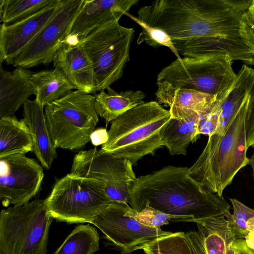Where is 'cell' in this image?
Returning <instances> with one entry per match:
<instances>
[{
	"instance_id": "obj_23",
	"label": "cell",
	"mask_w": 254,
	"mask_h": 254,
	"mask_svg": "<svg viewBox=\"0 0 254 254\" xmlns=\"http://www.w3.org/2000/svg\"><path fill=\"white\" fill-rule=\"evenodd\" d=\"M95 96V108L106 125L129 110L144 103L145 94L141 91L117 92L110 87Z\"/></svg>"
},
{
	"instance_id": "obj_42",
	"label": "cell",
	"mask_w": 254,
	"mask_h": 254,
	"mask_svg": "<svg viewBox=\"0 0 254 254\" xmlns=\"http://www.w3.org/2000/svg\"><path fill=\"white\" fill-rule=\"evenodd\" d=\"M251 8L253 9V11L254 12V0L253 1V2L252 5L251 6Z\"/></svg>"
},
{
	"instance_id": "obj_21",
	"label": "cell",
	"mask_w": 254,
	"mask_h": 254,
	"mask_svg": "<svg viewBox=\"0 0 254 254\" xmlns=\"http://www.w3.org/2000/svg\"><path fill=\"white\" fill-rule=\"evenodd\" d=\"M155 95L158 102L169 106L171 118L182 120L198 114L216 100L214 96L187 89L158 86Z\"/></svg>"
},
{
	"instance_id": "obj_28",
	"label": "cell",
	"mask_w": 254,
	"mask_h": 254,
	"mask_svg": "<svg viewBox=\"0 0 254 254\" xmlns=\"http://www.w3.org/2000/svg\"><path fill=\"white\" fill-rule=\"evenodd\" d=\"M56 0H0L1 24L9 25L26 19L45 9Z\"/></svg>"
},
{
	"instance_id": "obj_14",
	"label": "cell",
	"mask_w": 254,
	"mask_h": 254,
	"mask_svg": "<svg viewBox=\"0 0 254 254\" xmlns=\"http://www.w3.org/2000/svg\"><path fill=\"white\" fill-rule=\"evenodd\" d=\"M64 0H56L34 15L0 28V64H8L29 45L62 6Z\"/></svg>"
},
{
	"instance_id": "obj_15",
	"label": "cell",
	"mask_w": 254,
	"mask_h": 254,
	"mask_svg": "<svg viewBox=\"0 0 254 254\" xmlns=\"http://www.w3.org/2000/svg\"><path fill=\"white\" fill-rule=\"evenodd\" d=\"M138 0H83L67 39L80 40L95 29L119 21Z\"/></svg>"
},
{
	"instance_id": "obj_38",
	"label": "cell",
	"mask_w": 254,
	"mask_h": 254,
	"mask_svg": "<svg viewBox=\"0 0 254 254\" xmlns=\"http://www.w3.org/2000/svg\"><path fill=\"white\" fill-rule=\"evenodd\" d=\"M234 254H254V252L247 246L243 239L235 240L233 242Z\"/></svg>"
},
{
	"instance_id": "obj_24",
	"label": "cell",
	"mask_w": 254,
	"mask_h": 254,
	"mask_svg": "<svg viewBox=\"0 0 254 254\" xmlns=\"http://www.w3.org/2000/svg\"><path fill=\"white\" fill-rule=\"evenodd\" d=\"M198 118V114L182 120L171 118L161 128V140L170 155H186L190 144L197 140Z\"/></svg>"
},
{
	"instance_id": "obj_32",
	"label": "cell",
	"mask_w": 254,
	"mask_h": 254,
	"mask_svg": "<svg viewBox=\"0 0 254 254\" xmlns=\"http://www.w3.org/2000/svg\"><path fill=\"white\" fill-rule=\"evenodd\" d=\"M125 15L131 18L142 28V32L139 36L138 44L144 41L146 43L154 48L165 46L171 50L177 57V59L181 58L174 46L171 38L165 31L146 24L128 12L126 13Z\"/></svg>"
},
{
	"instance_id": "obj_9",
	"label": "cell",
	"mask_w": 254,
	"mask_h": 254,
	"mask_svg": "<svg viewBox=\"0 0 254 254\" xmlns=\"http://www.w3.org/2000/svg\"><path fill=\"white\" fill-rule=\"evenodd\" d=\"M134 35L132 28L112 21L78 40L93 65L96 91H102L120 79L129 61V49Z\"/></svg>"
},
{
	"instance_id": "obj_41",
	"label": "cell",
	"mask_w": 254,
	"mask_h": 254,
	"mask_svg": "<svg viewBox=\"0 0 254 254\" xmlns=\"http://www.w3.org/2000/svg\"><path fill=\"white\" fill-rule=\"evenodd\" d=\"M225 254H234V248H233V243L228 246V247L226 250Z\"/></svg>"
},
{
	"instance_id": "obj_16",
	"label": "cell",
	"mask_w": 254,
	"mask_h": 254,
	"mask_svg": "<svg viewBox=\"0 0 254 254\" xmlns=\"http://www.w3.org/2000/svg\"><path fill=\"white\" fill-rule=\"evenodd\" d=\"M71 39L63 43L54 58V66L64 73L75 89L92 94L97 92L93 65L78 40Z\"/></svg>"
},
{
	"instance_id": "obj_11",
	"label": "cell",
	"mask_w": 254,
	"mask_h": 254,
	"mask_svg": "<svg viewBox=\"0 0 254 254\" xmlns=\"http://www.w3.org/2000/svg\"><path fill=\"white\" fill-rule=\"evenodd\" d=\"M82 2L83 0H64L34 39L8 64L28 69L53 62L63 43L69 36Z\"/></svg>"
},
{
	"instance_id": "obj_26",
	"label": "cell",
	"mask_w": 254,
	"mask_h": 254,
	"mask_svg": "<svg viewBox=\"0 0 254 254\" xmlns=\"http://www.w3.org/2000/svg\"><path fill=\"white\" fill-rule=\"evenodd\" d=\"M31 82L35 100L44 107L75 89L64 73L57 68L34 73Z\"/></svg>"
},
{
	"instance_id": "obj_31",
	"label": "cell",
	"mask_w": 254,
	"mask_h": 254,
	"mask_svg": "<svg viewBox=\"0 0 254 254\" xmlns=\"http://www.w3.org/2000/svg\"><path fill=\"white\" fill-rule=\"evenodd\" d=\"M230 200L233 211L225 217L228 221L229 227L235 240L245 238L249 233L247 222L250 219L254 218V209L235 198H231Z\"/></svg>"
},
{
	"instance_id": "obj_18",
	"label": "cell",
	"mask_w": 254,
	"mask_h": 254,
	"mask_svg": "<svg viewBox=\"0 0 254 254\" xmlns=\"http://www.w3.org/2000/svg\"><path fill=\"white\" fill-rule=\"evenodd\" d=\"M197 231L185 233L193 254H225L235 240L224 216L193 220Z\"/></svg>"
},
{
	"instance_id": "obj_12",
	"label": "cell",
	"mask_w": 254,
	"mask_h": 254,
	"mask_svg": "<svg viewBox=\"0 0 254 254\" xmlns=\"http://www.w3.org/2000/svg\"><path fill=\"white\" fill-rule=\"evenodd\" d=\"M130 208L127 204L113 202L91 222L122 254L142 249L146 245L172 233L141 224L130 215Z\"/></svg>"
},
{
	"instance_id": "obj_27",
	"label": "cell",
	"mask_w": 254,
	"mask_h": 254,
	"mask_svg": "<svg viewBox=\"0 0 254 254\" xmlns=\"http://www.w3.org/2000/svg\"><path fill=\"white\" fill-rule=\"evenodd\" d=\"M99 236L90 224L76 226L54 254H93L99 250Z\"/></svg>"
},
{
	"instance_id": "obj_37",
	"label": "cell",
	"mask_w": 254,
	"mask_h": 254,
	"mask_svg": "<svg viewBox=\"0 0 254 254\" xmlns=\"http://www.w3.org/2000/svg\"><path fill=\"white\" fill-rule=\"evenodd\" d=\"M109 139L108 131L106 129L100 128L95 129L90 135V141L95 146L106 143Z\"/></svg>"
},
{
	"instance_id": "obj_29",
	"label": "cell",
	"mask_w": 254,
	"mask_h": 254,
	"mask_svg": "<svg viewBox=\"0 0 254 254\" xmlns=\"http://www.w3.org/2000/svg\"><path fill=\"white\" fill-rule=\"evenodd\" d=\"M145 254H193L185 233H172L144 246Z\"/></svg>"
},
{
	"instance_id": "obj_35",
	"label": "cell",
	"mask_w": 254,
	"mask_h": 254,
	"mask_svg": "<svg viewBox=\"0 0 254 254\" xmlns=\"http://www.w3.org/2000/svg\"><path fill=\"white\" fill-rule=\"evenodd\" d=\"M247 146L254 148V85L250 94L246 119Z\"/></svg>"
},
{
	"instance_id": "obj_10",
	"label": "cell",
	"mask_w": 254,
	"mask_h": 254,
	"mask_svg": "<svg viewBox=\"0 0 254 254\" xmlns=\"http://www.w3.org/2000/svg\"><path fill=\"white\" fill-rule=\"evenodd\" d=\"M128 160L100 153L96 148L81 150L73 159L70 173L98 181L113 202L128 204L137 178Z\"/></svg>"
},
{
	"instance_id": "obj_25",
	"label": "cell",
	"mask_w": 254,
	"mask_h": 254,
	"mask_svg": "<svg viewBox=\"0 0 254 254\" xmlns=\"http://www.w3.org/2000/svg\"><path fill=\"white\" fill-rule=\"evenodd\" d=\"M33 151L32 139L24 120L14 116L0 118V158Z\"/></svg>"
},
{
	"instance_id": "obj_17",
	"label": "cell",
	"mask_w": 254,
	"mask_h": 254,
	"mask_svg": "<svg viewBox=\"0 0 254 254\" xmlns=\"http://www.w3.org/2000/svg\"><path fill=\"white\" fill-rule=\"evenodd\" d=\"M172 42L178 52L185 57L228 55L233 61H241L246 65H254V55L241 41L209 37Z\"/></svg>"
},
{
	"instance_id": "obj_33",
	"label": "cell",
	"mask_w": 254,
	"mask_h": 254,
	"mask_svg": "<svg viewBox=\"0 0 254 254\" xmlns=\"http://www.w3.org/2000/svg\"><path fill=\"white\" fill-rule=\"evenodd\" d=\"M220 102L218 99L198 114L197 133L208 137L214 134L220 115Z\"/></svg>"
},
{
	"instance_id": "obj_36",
	"label": "cell",
	"mask_w": 254,
	"mask_h": 254,
	"mask_svg": "<svg viewBox=\"0 0 254 254\" xmlns=\"http://www.w3.org/2000/svg\"><path fill=\"white\" fill-rule=\"evenodd\" d=\"M233 10L243 14L248 10L254 0H223Z\"/></svg>"
},
{
	"instance_id": "obj_40",
	"label": "cell",
	"mask_w": 254,
	"mask_h": 254,
	"mask_svg": "<svg viewBox=\"0 0 254 254\" xmlns=\"http://www.w3.org/2000/svg\"><path fill=\"white\" fill-rule=\"evenodd\" d=\"M249 165H250L252 169V176L254 182V151L253 155L249 158Z\"/></svg>"
},
{
	"instance_id": "obj_2",
	"label": "cell",
	"mask_w": 254,
	"mask_h": 254,
	"mask_svg": "<svg viewBox=\"0 0 254 254\" xmlns=\"http://www.w3.org/2000/svg\"><path fill=\"white\" fill-rule=\"evenodd\" d=\"M137 14L141 21L163 30L172 40L214 37L242 41L243 14L223 0H157L140 7Z\"/></svg>"
},
{
	"instance_id": "obj_6",
	"label": "cell",
	"mask_w": 254,
	"mask_h": 254,
	"mask_svg": "<svg viewBox=\"0 0 254 254\" xmlns=\"http://www.w3.org/2000/svg\"><path fill=\"white\" fill-rule=\"evenodd\" d=\"M232 63L228 55L177 59L160 71L157 85L193 89L218 99L227 92L236 78Z\"/></svg>"
},
{
	"instance_id": "obj_20",
	"label": "cell",
	"mask_w": 254,
	"mask_h": 254,
	"mask_svg": "<svg viewBox=\"0 0 254 254\" xmlns=\"http://www.w3.org/2000/svg\"><path fill=\"white\" fill-rule=\"evenodd\" d=\"M35 100L28 99L23 105V120L32 139L33 152L42 166L49 169L57 157L46 122L44 108Z\"/></svg>"
},
{
	"instance_id": "obj_1",
	"label": "cell",
	"mask_w": 254,
	"mask_h": 254,
	"mask_svg": "<svg viewBox=\"0 0 254 254\" xmlns=\"http://www.w3.org/2000/svg\"><path fill=\"white\" fill-rule=\"evenodd\" d=\"M128 205L140 211L148 205L164 213L193 220L224 216L231 206L194 179L184 167L168 166L144 176L133 185Z\"/></svg>"
},
{
	"instance_id": "obj_7",
	"label": "cell",
	"mask_w": 254,
	"mask_h": 254,
	"mask_svg": "<svg viewBox=\"0 0 254 254\" xmlns=\"http://www.w3.org/2000/svg\"><path fill=\"white\" fill-rule=\"evenodd\" d=\"M53 220L42 199L2 209L0 254H47Z\"/></svg>"
},
{
	"instance_id": "obj_13",
	"label": "cell",
	"mask_w": 254,
	"mask_h": 254,
	"mask_svg": "<svg viewBox=\"0 0 254 254\" xmlns=\"http://www.w3.org/2000/svg\"><path fill=\"white\" fill-rule=\"evenodd\" d=\"M44 174L42 167L25 154L0 158V199L4 206L22 205L40 190Z\"/></svg>"
},
{
	"instance_id": "obj_22",
	"label": "cell",
	"mask_w": 254,
	"mask_h": 254,
	"mask_svg": "<svg viewBox=\"0 0 254 254\" xmlns=\"http://www.w3.org/2000/svg\"><path fill=\"white\" fill-rule=\"evenodd\" d=\"M254 85V69L244 64L227 92L218 98L220 115L214 134L221 135L227 129L245 102L249 98Z\"/></svg>"
},
{
	"instance_id": "obj_8",
	"label": "cell",
	"mask_w": 254,
	"mask_h": 254,
	"mask_svg": "<svg viewBox=\"0 0 254 254\" xmlns=\"http://www.w3.org/2000/svg\"><path fill=\"white\" fill-rule=\"evenodd\" d=\"M44 200L53 219L69 224L91 223L113 203L98 181L71 173L56 180Z\"/></svg>"
},
{
	"instance_id": "obj_34",
	"label": "cell",
	"mask_w": 254,
	"mask_h": 254,
	"mask_svg": "<svg viewBox=\"0 0 254 254\" xmlns=\"http://www.w3.org/2000/svg\"><path fill=\"white\" fill-rule=\"evenodd\" d=\"M239 35L243 43L254 55V12L251 6L240 18Z\"/></svg>"
},
{
	"instance_id": "obj_39",
	"label": "cell",
	"mask_w": 254,
	"mask_h": 254,
	"mask_svg": "<svg viewBox=\"0 0 254 254\" xmlns=\"http://www.w3.org/2000/svg\"><path fill=\"white\" fill-rule=\"evenodd\" d=\"M247 225L249 233L245 240L247 246L254 252V218L248 221Z\"/></svg>"
},
{
	"instance_id": "obj_19",
	"label": "cell",
	"mask_w": 254,
	"mask_h": 254,
	"mask_svg": "<svg viewBox=\"0 0 254 254\" xmlns=\"http://www.w3.org/2000/svg\"><path fill=\"white\" fill-rule=\"evenodd\" d=\"M34 72L18 67L13 71L0 67V118L13 116L28 98L34 95L31 82Z\"/></svg>"
},
{
	"instance_id": "obj_4",
	"label": "cell",
	"mask_w": 254,
	"mask_h": 254,
	"mask_svg": "<svg viewBox=\"0 0 254 254\" xmlns=\"http://www.w3.org/2000/svg\"><path fill=\"white\" fill-rule=\"evenodd\" d=\"M169 110L156 101L144 103L111 122L108 141L100 153L129 160L133 165L162 148L160 130L171 119Z\"/></svg>"
},
{
	"instance_id": "obj_30",
	"label": "cell",
	"mask_w": 254,
	"mask_h": 254,
	"mask_svg": "<svg viewBox=\"0 0 254 254\" xmlns=\"http://www.w3.org/2000/svg\"><path fill=\"white\" fill-rule=\"evenodd\" d=\"M129 213L141 224L157 229H161V226L169 224L170 221L191 222L192 220L190 216L169 214L148 205H145L139 212L130 207Z\"/></svg>"
},
{
	"instance_id": "obj_3",
	"label": "cell",
	"mask_w": 254,
	"mask_h": 254,
	"mask_svg": "<svg viewBox=\"0 0 254 254\" xmlns=\"http://www.w3.org/2000/svg\"><path fill=\"white\" fill-rule=\"evenodd\" d=\"M249 97L222 135L208 137L201 154L189 168L193 179L220 198H224V190L237 173L249 164L246 119Z\"/></svg>"
},
{
	"instance_id": "obj_5",
	"label": "cell",
	"mask_w": 254,
	"mask_h": 254,
	"mask_svg": "<svg viewBox=\"0 0 254 254\" xmlns=\"http://www.w3.org/2000/svg\"><path fill=\"white\" fill-rule=\"evenodd\" d=\"M44 113L56 149H82L99 121L95 96L77 90L46 106Z\"/></svg>"
}]
</instances>
